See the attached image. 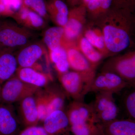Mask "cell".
<instances>
[{
	"mask_svg": "<svg viewBox=\"0 0 135 135\" xmlns=\"http://www.w3.org/2000/svg\"><path fill=\"white\" fill-rule=\"evenodd\" d=\"M77 46L83 55L93 66L97 68L105 56L82 36L78 40Z\"/></svg>",
	"mask_w": 135,
	"mask_h": 135,
	"instance_id": "23",
	"label": "cell"
},
{
	"mask_svg": "<svg viewBox=\"0 0 135 135\" xmlns=\"http://www.w3.org/2000/svg\"><path fill=\"white\" fill-rule=\"evenodd\" d=\"M49 17L57 26L64 27L67 23L69 9L64 0H48L46 2Z\"/></svg>",
	"mask_w": 135,
	"mask_h": 135,
	"instance_id": "19",
	"label": "cell"
},
{
	"mask_svg": "<svg viewBox=\"0 0 135 135\" xmlns=\"http://www.w3.org/2000/svg\"><path fill=\"white\" fill-rule=\"evenodd\" d=\"M117 7L125 9L134 12L135 7V0H114Z\"/></svg>",
	"mask_w": 135,
	"mask_h": 135,
	"instance_id": "32",
	"label": "cell"
},
{
	"mask_svg": "<svg viewBox=\"0 0 135 135\" xmlns=\"http://www.w3.org/2000/svg\"><path fill=\"white\" fill-rule=\"evenodd\" d=\"M49 52L50 60L55 66L59 75L69 71L70 67L68 60L67 52L64 47L55 49Z\"/></svg>",
	"mask_w": 135,
	"mask_h": 135,
	"instance_id": "25",
	"label": "cell"
},
{
	"mask_svg": "<svg viewBox=\"0 0 135 135\" xmlns=\"http://www.w3.org/2000/svg\"><path fill=\"white\" fill-rule=\"evenodd\" d=\"M46 53L41 44H29L22 48L16 56L18 67H33Z\"/></svg>",
	"mask_w": 135,
	"mask_h": 135,
	"instance_id": "15",
	"label": "cell"
},
{
	"mask_svg": "<svg viewBox=\"0 0 135 135\" xmlns=\"http://www.w3.org/2000/svg\"><path fill=\"white\" fill-rule=\"evenodd\" d=\"M0 24H1V22H0Z\"/></svg>",
	"mask_w": 135,
	"mask_h": 135,
	"instance_id": "37",
	"label": "cell"
},
{
	"mask_svg": "<svg viewBox=\"0 0 135 135\" xmlns=\"http://www.w3.org/2000/svg\"><path fill=\"white\" fill-rule=\"evenodd\" d=\"M90 1V0H79V4H83L85 6Z\"/></svg>",
	"mask_w": 135,
	"mask_h": 135,
	"instance_id": "35",
	"label": "cell"
},
{
	"mask_svg": "<svg viewBox=\"0 0 135 135\" xmlns=\"http://www.w3.org/2000/svg\"><path fill=\"white\" fill-rule=\"evenodd\" d=\"M64 47L67 52L70 68L84 77L88 93L90 87L95 77L97 68L93 66L77 47L76 45H68Z\"/></svg>",
	"mask_w": 135,
	"mask_h": 135,
	"instance_id": "7",
	"label": "cell"
},
{
	"mask_svg": "<svg viewBox=\"0 0 135 135\" xmlns=\"http://www.w3.org/2000/svg\"><path fill=\"white\" fill-rule=\"evenodd\" d=\"M20 122L12 104H0V135H15L18 133Z\"/></svg>",
	"mask_w": 135,
	"mask_h": 135,
	"instance_id": "14",
	"label": "cell"
},
{
	"mask_svg": "<svg viewBox=\"0 0 135 135\" xmlns=\"http://www.w3.org/2000/svg\"><path fill=\"white\" fill-rule=\"evenodd\" d=\"M18 65L12 50L0 46V84H3L15 75Z\"/></svg>",
	"mask_w": 135,
	"mask_h": 135,
	"instance_id": "17",
	"label": "cell"
},
{
	"mask_svg": "<svg viewBox=\"0 0 135 135\" xmlns=\"http://www.w3.org/2000/svg\"><path fill=\"white\" fill-rule=\"evenodd\" d=\"M13 17L17 22L27 28L40 29L45 24L43 18L23 5Z\"/></svg>",
	"mask_w": 135,
	"mask_h": 135,
	"instance_id": "20",
	"label": "cell"
},
{
	"mask_svg": "<svg viewBox=\"0 0 135 135\" xmlns=\"http://www.w3.org/2000/svg\"><path fill=\"white\" fill-rule=\"evenodd\" d=\"M94 112L95 123L102 124L117 119L119 109L115 103L113 94L98 92L90 103Z\"/></svg>",
	"mask_w": 135,
	"mask_h": 135,
	"instance_id": "6",
	"label": "cell"
},
{
	"mask_svg": "<svg viewBox=\"0 0 135 135\" xmlns=\"http://www.w3.org/2000/svg\"><path fill=\"white\" fill-rule=\"evenodd\" d=\"M45 88L48 101L49 114L55 111L64 110L67 96L63 89L56 86H50L47 85Z\"/></svg>",
	"mask_w": 135,
	"mask_h": 135,
	"instance_id": "22",
	"label": "cell"
},
{
	"mask_svg": "<svg viewBox=\"0 0 135 135\" xmlns=\"http://www.w3.org/2000/svg\"><path fill=\"white\" fill-rule=\"evenodd\" d=\"M22 5L36 12L44 19L49 17L44 0H23Z\"/></svg>",
	"mask_w": 135,
	"mask_h": 135,
	"instance_id": "28",
	"label": "cell"
},
{
	"mask_svg": "<svg viewBox=\"0 0 135 135\" xmlns=\"http://www.w3.org/2000/svg\"><path fill=\"white\" fill-rule=\"evenodd\" d=\"M0 15L7 16V11L5 8L1 3H0Z\"/></svg>",
	"mask_w": 135,
	"mask_h": 135,
	"instance_id": "34",
	"label": "cell"
},
{
	"mask_svg": "<svg viewBox=\"0 0 135 135\" xmlns=\"http://www.w3.org/2000/svg\"><path fill=\"white\" fill-rule=\"evenodd\" d=\"M1 84H0V96H1Z\"/></svg>",
	"mask_w": 135,
	"mask_h": 135,
	"instance_id": "36",
	"label": "cell"
},
{
	"mask_svg": "<svg viewBox=\"0 0 135 135\" xmlns=\"http://www.w3.org/2000/svg\"><path fill=\"white\" fill-rule=\"evenodd\" d=\"M124 108L129 118L132 119H135V91H129L123 98Z\"/></svg>",
	"mask_w": 135,
	"mask_h": 135,
	"instance_id": "29",
	"label": "cell"
},
{
	"mask_svg": "<svg viewBox=\"0 0 135 135\" xmlns=\"http://www.w3.org/2000/svg\"><path fill=\"white\" fill-rule=\"evenodd\" d=\"M82 36L95 48L103 54L105 57L110 56L105 46L102 30L95 22L90 21L87 23Z\"/></svg>",
	"mask_w": 135,
	"mask_h": 135,
	"instance_id": "18",
	"label": "cell"
},
{
	"mask_svg": "<svg viewBox=\"0 0 135 135\" xmlns=\"http://www.w3.org/2000/svg\"><path fill=\"white\" fill-rule=\"evenodd\" d=\"M73 135H98L96 123L88 122L70 126Z\"/></svg>",
	"mask_w": 135,
	"mask_h": 135,
	"instance_id": "27",
	"label": "cell"
},
{
	"mask_svg": "<svg viewBox=\"0 0 135 135\" xmlns=\"http://www.w3.org/2000/svg\"><path fill=\"white\" fill-rule=\"evenodd\" d=\"M15 135H47L43 127L38 126L25 128Z\"/></svg>",
	"mask_w": 135,
	"mask_h": 135,
	"instance_id": "31",
	"label": "cell"
},
{
	"mask_svg": "<svg viewBox=\"0 0 135 135\" xmlns=\"http://www.w3.org/2000/svg\"><path fill=\"white\" fill-rule=\"evenodd\" d=\"M47 135H73L68 118L64 110L52 112L42 122Z\"/></svg>",
	"mask_w": 135,
	"mask_h": 135,
	"instance_id": "10",
	"label": "cell"
},
{
	"mask_svg": "<svg viewBox=\"0 0 135 135\" xmlns=\"http://www.w3.org/2000/svg\"><path fill=\"white\" fill-rule=\"evenodd\" d=\"M66 2L70 8L79 5V0H66Z\"/></svg>",
	"mask_w": 135,
	"mask_h": 135,
	"instance_id": "33",
	"label": "cell"
},
{
	"mask_svg": "<svg viewBox=\"0 0 135 135\" xmlns=\"http://www.w3.org/2000/svg\"><path fill=\"white\" fill-rule=\"evenodd\" d=\"M96 124L98 135H135V120L130 118Z\"/></svg>",
	"mask_w": 135,
	"mask_h": 135,
	"instance_id": "12",
	"label": "cell"
},
{
	"mask_svg": "<svg viewBox=\"0 0 135 135\" xmlns=\"http://www.w3.org/2000/svg\"><path fill=\"white\" fill-rule=\"evenodd\" d=\"M40 122H43L49 114V103L44 89L40 88L34 95Z\"/></svg>",
	"mask_w": 135,
	"mask_h": 135,
	"instance_id": "26",
	"label": "cell"
},
{
	"mask_svg": "<svg viewBox=\"0 0 135 135\" xmlns=\"http://www.w3.org/2000/svg\"><path fill=\"white\" fill-rule=\"evenodd\" d=\"M39 88L24 82L15 75L3 83L1 88L0 104H12L35 94Z\"/></svg>",
	"mask_w": 135,
	"mask_h": 135,
	"instance_id": "5",
	"label": "cell"
},
{
	"mask_svg": "<svg viewBox=\"0 0 135 135\" xmlns=\"http://www.w3.org/2000/svg\"><path fill=\"white\" fill-rule=\"evenodd\" d=\"M85 7L88 19L96 22L116 6L114 0H90Z\"/></svg>",
	"mask_w": 135,
	"mask_h": 135,
	"instance_id": "21",
	"label": "cell"
},
{
	"mask_svg": "<svg viewBox=\"0 0 135 135\" xmlns=\"http://www.w3.org/2000/svg\"><path fill=\"white\" fill-rule=\"evenodd\" d=\"M129 86L127 83L116 74L101 71V73L96 75L90 87L88 93L108 92L114 94Z\"/></svg>",
	"mask_w": 135,
	"mask_h": 135,
	"instance_id": "9",
	"label": "cell"
},
{
	"mask_svg": "<svg viewBox=\"0 0 135 135\" xmlns=\"http://www.w3.org/2000/svg\"><path fill=\"white\" fill-rule=\"evenodd\" d=\"M59 75V80L66 96L74 101H83L88 94V88L84 77L74 71H68Z\"/></svg>",
	"mask_w": 135,
	"mask_h": 135,
	"instance_id": "8",
	"label": "cell"
},
{
	"mask_svg": "<svg viewBox=\"0 0 135 135\" xmlns=\"http://www.w3.org/2000/svg\"><path fill=\"white\" fill-rule=\"evenodd\" d=\"M85 5L80 4L69 9L67 23L64 27L63 46L77 45L88 21Z\"/></svg>",
	"mask_w": 135,
	"mask_h": 135,
	"instance_id": "2",
	"label": "cell"
},
{
	"mask_svg": "<svg viewBox=\"0 0 135 135\" xmlns=\"http://www.w3.org/2000/svg\"><path fill=\"white\" fill-rule=\"evenodd\" d=\"M31 31L8 22L1 23L0 46L13 50L23 47L29 44L33 37Z\"/></svg>",
	"mask_w": 135,
	"mask_h": 135,
	"instance_id": "3",
	"label": "cell"
},
{
	"mask_svg": "<svg viewBox=\"0 0 135 135\" xmlns=\"http://www.w3.org/2000/svg\"><path fill=\"white\" fill-rule=\"evenodd\" d=\"M70 126L92 122L95 123L93 109L91 104L85 103L83 101L71 102L65 111Z\"/></svg>",
	"mask_w": 135,
	"mask_h": 135,
	"instance_id": "11",
	"label": "cell"
},
{
	"mask_svg": "<svg viewBox=\"0 0 135 135\" xmlns=\"http://www.w3.org/2000/svg\"><path fill=\"white\" fill-rule=\"evenodd\" d=\"M134 12L114 7L99 20L94 22L101 28L110 56L120 53L132 43Z\"/></svg>",
	"mask_w": 135,
	"mask_h": 135,
	"instance_id": "1",
	"label": "cell"
},
{
	"mask_svg": "<svg viewBox=\"0 0 135 135\" xmlns=\"http://www.w3.org/2000/svg\"><path fill=\"white\" fill-rule=\"evenodd\" d=\"M101 71L116 74L129 84L135 85V52L131 51L112 57L105 63Z\"/></svg>",
	"mask_w": 135,
	"mask_h": 135,
	"instance_id": "4",
	"label": "cell"
},
{
	"mask_svg": "<svg viewBox=\"0 0 135 135\" xmlns=\"http://www.w3.org/2000/svg\"><path fill=\"white\" fill-rule=\"evenodd\" d=\"M18 103L19 120L25 127L38 126L40 121L34 95L25 98Z\"/></svg>",
	"mask_w": 135,
	"mask_h": 135,
	"instance_id": "13",
	"label": "cell"
},
{
	"mask_svg": "<svg viewBox=\"0 0 135 135\" xmlns=\"http://www.w3.org/2000/svg\"><path fill=\"white\" fill-rule=\"evenodd\" d=\"M64 36V29L62 27H52L46 30L43 40L49 51L63 46Z\"/></svg>",
	"mask_w": 135,
	"mask_h": 135,
	"instance_id": "24",
	"label": "cell"
},
{
	"mask_svg": "<svg viewBox=\"0 0 135 135\" xmlns=\"http://www.w3.org/2000/svg\"><path fill=\"white\" fill-rule=\"evenodd\" d=\"M20 80L30 85L42 88L48 85L51 78L33 67H18L15 74Z\"/></svg>",
	"mask_w": 135,
	"mask_h": 135,
	"instance_id": "16",
	"label": "cell"
},
{
	"mask_svg": "<svg viewBox=\"0 0 135 135\" xmlns=\"http://www.w3.org/2000/svg\"><path fill=\"white\" fill-rule=\"evenodd\" d=\"M0 3L5 8L8 16L13 17L23 5V0H0Z\"/></svg>",
	"mask_w": 135,
	"mask_h": 135,
	"instance_id": "30",
	"label": "cell"
}]
</instances>
